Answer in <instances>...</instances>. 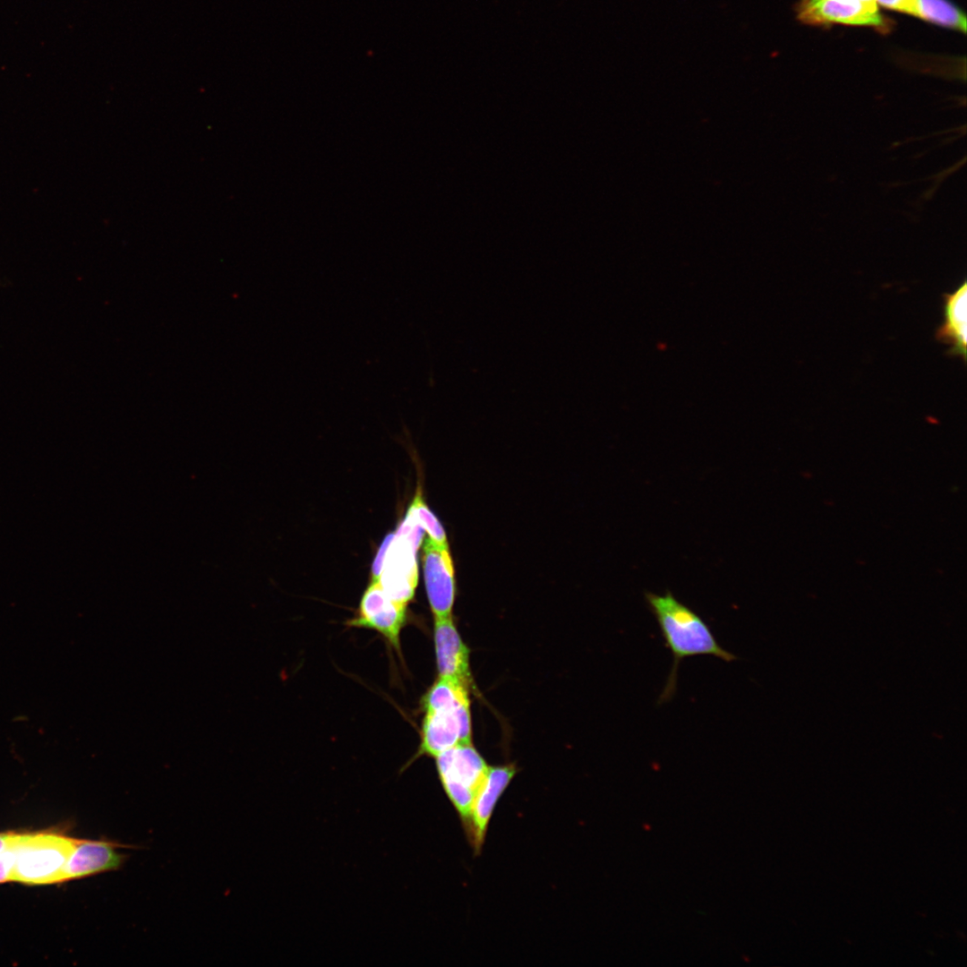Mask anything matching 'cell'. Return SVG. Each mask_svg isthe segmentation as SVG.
Masks as SVG:
<instances>
[{"label": "cell", "mask_w": 967, "mask_h": 967, "mask_svg": "<svg viewBox=\"0 0 967 967\" xmlns=\"http://www.w3.org/2000/svg\"><path fill=\"white\" fill-rule=\"evenodd\" d=\"M645 597L658 623L665 647L671 650L673 657L659 704L668 702L675 694L678 668L685 658L713 655L726 663L737 660L736 655L720 646L706 622L670 591L663 595L646 592Z\"/></svg>", "instance_id": "cell-1"}, {"label": "cell", "mask_w": 967, "mask_h": 967, "mask_svg": "<svg viewBox=\"0 0 967 967\" xmlns=\"http://www.w3.org/2000/svg\"><path fill=\"white\" fill-rule=\"evenodd\" d=\"M468 687L439 677L424 697L420 754L437 757L459 744L472 743Z\"/></svg>", "instance_id": "cell-2"}, {"label": "cell", "mask_w": 967, "mask_h": 967, "mask_svg": "<svg viewBox=\"0 0 967 967\" xmlns=\"http://www.w3.org/2000/svg\"><path fill=\"white\" fill-rule=\"evenodd\" d=\"M75 840L57 827L14 831L9 845L13 856L12 882L30 886L63 883Z\"/></svg>", "instance_id": "cell-3"}, {"label": "cell", "mask_w": 967, "mask_h": 967, "mask_svg": "<svg viewBox=\"0 0 967 967\" xmlns=\"http://www.w3.org/2000/svg\"><path fill=\"white\" fill-rule=\"evenodd\" d=\"M436 758V768L444 792L466 830L473 802L489 770L472 743L457 745Z\"/></svg>", "instance_id": "cell-4"}, {"label": "cell", "mask_w": 967, "mask_h": 967, "mask_svg": "<svg viewBox=\"0 0 967 967\" xmlns=\"http://www.w3.org/2000/svg\"><path fill=\"white\" fill-rule=\"evenodd\" d=\"M795 12L798 20L809 25L868 26L883 34L894 27L876 0H800Z\"/></svg>", "instance_id": "cell-5"}, {"label": "cell", "mask_w": 967, "mask_h": 967, "mask_svg": "<svg viewBox=\"0 0 967 967\" xmlns=\"http://www.w3.org/2000/svg\"><path fill=\"white\" fill-rule=\"evenodd\" d=\"M423 550L424 578L432 612L434 618L451 616L456 582L449 545L439 544L428 537Z\"/></svg>", "instance_id": "cell-6"}, {"label": "cell", "mask_w": 967, "mask_h": 967, "mask_svg": "<svg viewBox=\"0 0 967 967\" xmlns=\"http://www.w3.org/2000/svg\"><path fill=\"white\" fill-rule=\"evenodd\" d=\"M406 620V606L389 598L378 581H372L363 595L358 614L347 624L380 632L398 651Z\"/></svg>", "instance_id": "cell-7"}, {"label": "cell", "mask_w": 967, "mask_h": 967, "mask_svg": "<svg viewBox=\"0 0 967 967\" xmlns=\"http://www.w3.org/2000/svg\"><path fill=\"white\" fill-rule=\"evenodd\" d=\"M417 550L409 540L394 533L378 579L389 598L406 606L413 599L417 585Z\"/></svg>", "instance_id": "cell-8"}, {"label": "cell", "mask_w": 967, "mask_h": 967, "mask_svg": "<svg viewBox=\"0 0 967 967\" xmlns=\"http://www.w3.org/2000/svg\"><path fill=\"white\" fill-rule=\"evenodd\" d=\"M515 774L516 767L513 765L489 767L473 802L468 826L465 831L476 855L482 851L496 805Z\"/></svg>", "instance_id": "cell-9"}, {"label": "cell", "mask_w": 967, "mask_h": 967, "mask_svg": "<svg viewBox=\"0 0 967 967\" xmlns=\"http://www.w3.org/2000/svg\"><path fill=\"white\" fill-rule=\"evenodd\" d=\"M123 847L107 840L76 838L64 868V882L118 869L126 859L118 850Z\"/></svg>", "instance_id": "cell-10"}, {"label": "cell", "mask_w": 967, "mask_h": 967, "mask_svg": "<svg viewBox=\"0 0 967 967\" xmlns=\"http://www.w3.org/2000/svg\"><path fill=\"white\" fill-rule=\"evenodd\" d=\"M434 646L439 677L472 684L469 650L463 642L451 616L434 618Z\"/></svg>", "instance_id": "cell-11"}, {"label": "cell", "mask_w": 967, "mask_h": 967, "mask_svg": "<svg viewBox=\"0 0 967 967\" xmlns=\"http://www.w3.org/2000/svg\"><path fill=\"white\" fill-rule=\"evenodd\" d=\"M944 321L936 331V338L948 345V354L966 360L967 285L963 282L952 293L943 295Z\"/></svg>", "instance_id": "cell-12"}, {"label": "cell", "mask_w": 967, "mask_h": 967, "mask_svg": "<svg viewBox=\"0 0 967 967\" xmlns=\"http://www.w3.org/2000/svg\"><path fill=\"white\" fill-rule=\"evenodd\" d=\"M918 17L965 33V14L948 0H918Z\"/></svg>", "instance_id": "cell-13"}, {"label": "cell", "mask_w": 967, "mask_h": 967, "mask_svg": "<svg viewBox=\"0 0 967 967\" xmlns=\"http://www.w3.org/2000/svg\"><path fill=\"white\" fill-rule=\"evenodd\" d=\"M407 511L418 521L428 537L439 544H448L447 535L441 522L424 503L420 492L416 493Z\"/></svg>", "instance_id": "cell-14"}, {"label": "cell", "mask_w": 967, "mask_h": 967, "mask_svg": "<svg viewBox=\"0 0 967 967\" xmlns=\"http://www.w3.org/2000/svg\"><path fill=\"white\" fill-rule=\"evenodd\" d=\"M424 532L423 527L415 518L407 511L404 520L397 528L395 535L404 536L419 549L423 542Z\"/></svg>", "instance_id": "cell-15"}, {"label": "cell", "mask_w": 967, "mask_h": 967, "mask_svg": "<svg viewBox=\"0 0 967 967\" xmlns=\"http://www.w3.org/2000/svg\"><path fill=\"white\" fill-rule=\"evenodd\" d=\"M889 10L918 17V0H876Z\"/></svg>", "instance_id": "cell-16"}, {"label": "cell", "mask_w": 967, "mask_h": 967, "mask_svg": "<svg viewBox=\"0 0 967 967\" xmlns=\"http://www.w3.org/2000/svg\"><path fill=\"white\" fill-rule=\"evenodd\" d=\"M393 538H394V533L387 535L385 536V538L383 539L382 543H381L378 551H377V553H376V555L374 557V560H373V562H372V581H378V579L380 578V575L381 573V570H382V568H383V565H384V561H385V558H386L388 550L389 548V545H390Z\"/></svg>", "instance_id": "cell-17"}, {"label": "cell", "mask_w": 967, "mask_h": 967, "mask_svg": "<svg viewBox=\"0 0 967 967\" xmlns=\"http://www.w3.org/2000/svg\"><path fill=\"white\" fill-rule=\"evenodd\" d=\"M13 866V856L10 847L8 846L5 851L0 852V884L5 882H12Z\"/></svg>", "instance_id": "cell-18"}, {"label": "cell", "mask_w": 967, "mask_h": 967, "mask_svg": "<svg viewBox=\"0 0 967 967\" xmlns=\"http://www.w3.org/2000/svg\"><path fill=\"white\" fill-rule=\"evenodd\" d=\"M14 831L0 832V852L5 851L13 838Z\"/></svg>", "instance_id": "cell-19"}]
</instances>
